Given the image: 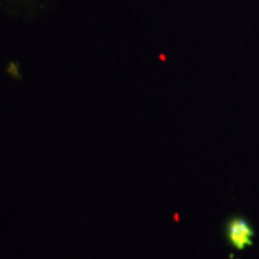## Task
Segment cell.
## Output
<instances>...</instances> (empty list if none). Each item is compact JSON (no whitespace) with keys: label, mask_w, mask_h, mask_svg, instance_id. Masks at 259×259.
I'll use <instances>...</instances> for the list:
<instances>
[{"label":"cell","mask_w":259,"mask_h":259,"mask_svg":"<svg viewBox=\"0 0 259 259\" xmlns=\"http://www.w3.org/2000/svg\"><path fill=\"white\" fill-rule=\"evenodd\" d=\"M225 235L227 242L235 250L242 251L246 247L253 245V236L255 235L253 227L250 221L242 216H232L227 220L225 225Z\"/></svg>","instance_id":"cell-1"}]
</instances>
